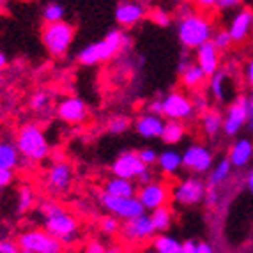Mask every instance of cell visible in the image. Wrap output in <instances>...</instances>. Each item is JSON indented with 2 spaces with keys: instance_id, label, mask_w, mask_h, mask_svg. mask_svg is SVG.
I'll use <instances>...</instances> for the list:
<instances>
[{
  "instance_id": "6da1fadb",
  "label": "cell",
  "mask_w": 253,
  "mask_h": 253,
  "mask_svg": "<svg viewBox=\"0 0 253 253\" xmlns=\"http://www.w3.org/2000/svg\"><path fill=\"white\" fill-rule=\"evenodd\" d=\"M39 214L42 218V225L50 236H53L62 245H73L80 237V225L78 219L64 209L60 204L53 200H46L39 206Z\"/></svg>"
},
{
  "instance_id": "7a4b0ae2",
  "label": "cell",
  "mask_w": 253,
  "mask_h": 253,
  "mask_svg": "<svg viewBox=\"0 0 253 253\" xmlns=\"http://www.w3.org/2000/svg\"><path fill=\"white\" fill-rule=\"evenodd\" d=\"M177 38L188 50H197L211 41L212 21L200 11H181L177 20Z\"/></svg>"
},
{
  "instance_id": "3957f363",
  "label": "cell",
  "mask_w": 253,
  "mask_h": 253,
  "mask_svg": "<svg viewBox=\"0 0 253 253\" xmlns=\"http://www.w3.org/2000/svg\"><path fill=\"white\" fill-rule=\"evenodd\" d=\"M126 46H129V38L123 30L114 29L101 39V41L90 42L84 46L78 53V62L82 66H96L103 64L106 60L114 59L119 51H123Z\"/></svg>"
},
{
  "instance_id": "277c9868",
  "label": "cell",
  "mask_w": 253,
  "mask_h": 253,
  "mask_svg": "<svg viewBox=\"0 0 253 253\" xmlns=\"http://www.w3.org/2000/svg\"><path fill=\"white\" fill-rule=\"evenodd\" d=\"M16 145L20 156L30 161H42L50 156V142L44 131L38 124H25L21 126L16 135Z\"/></svg>"
},
{
  "instance_id": "5b68a950",
  "label": "cell",
  "mask_w": 253,
  "mask_h": 253,
  "mask_svg": "<svg viewBox=\"0 0 253 253\" xmlns=\"http://www.w3.org/2000/svg\"><path fill=\"white\" fill-rule=\"evenodd\" d=\"M75 39V27L69 21L46 23L41 29V42L51 57H64Z\"/></svg>"
},
{
  "instance_id": "8992f818",
  "label": "cell",
  "mask_w": 253,
  "mask_h": 253,
  "mask_svg": "<svg viewBox=\"0 0 253 253\" xmlns=\"http://www.w3.org/2000/svg\"><path fill=\"white\" fill-rule=\"evenodd\" d=\"M16 245L21 252L30 253H62L64 245L57 241L44 228H29L18 236Z\"/></svg>"
},
{
  "instance_id": "52a82bcc",
  "label": "cell",
  "mask_w": 253,
  "mask_h": 253,
  "mask_svg": "<svg viewBox=\"0 0 253 253\" xmlns=\"http://www.w3.org/2000/svg\"><path fill=\"white\" fill-rule=\"evenodd\" d=\"M207 184L199 177H184L173 186L170 191V197L177 206L191 207L204 202L206 199Z\"/></svg>"
},
{
  "instance_id": "ba28073f",
  "label": "cell",
  "mask_w": 253,
  "mask_h": 253,
  "mask_svg": "<svg viewBox=\"0 0 253 253\" xmlns=\"http://www.w3.org/2000/svg\"><path fill=\"white\" fill-rule=\"evenodd\" d=\"M248 123V96L239 94L230 105L227 106L223 115V131L225 136H236Z\"/></svg>"
},
{
  "instance_id": "9c48e42d",
  "label": "cell",
  "mask_w": 253,
  "mask_h": 253,
  "mask_svg": "<svg viewBox=\"0 0 253 253\" xmlns=\"http://www.w3.org/2000/svg\"><path fill=\"white\" fill-rule=\"evenodd\" d=\"M163 101V117L167 121H177L184 123L193 115L195 108L191 103V97L181 90H172L161 99Z\"/></svg>"
},
{
  "instance_id": "30bf717a",
  "label": "cell",
  "mask_w": 253,
  "mask_h": 253,
  "mask_svg": "<svg viewBox=\"0 0 253 253\" xmlns=\"http://www.w3.org/2000/svg\"><path fill=\"white\" fill-rule=\"evenodd\" d=\"M101 204L106 211L110 212V216H115V218L121 221H129V219H135L138 216L145 214L144 207L138 202V199H119V197H110V195L103 193Z\"/></svg>"
},
{
  "instance_id": "8fae6325",
  "label": "cell",
  "mask_w": 253,
  "mask_h": 253,
  "mask_svg": "<svg viewBox=\"0 0 253 253\" xmlns=\"http://www.w3.org/2000/svg\"><path fill=\"white\" fill-rule=\"evenodd\" d=\"M212 167H214V158L211 149H207L206 145L193 144L182 152V169L190 170L197 175L211 172Z\"/></svg>"
},
{
  "instance_id": "7c38bea8",
  "label": "cell",
  "mask_w": 253,
  "mask_h": 253,
  "mask_svg": "<svg viewBox=\"0 0 253 253\" xmlns=\"http://www.w3.org/2000/svg\"><path fill=\"white\" fill-rule=\"evenodd\" d=\"M136 199L142 204L144 211H156L161 207H167L170 199V188L161 181H152L149 184L140 186Z\"/></svg>"
},
{
  "instance_id": "4fadbf2b",
  "label": "cell",
  "mask_w": 253,
  "mask_h": 253,
  "mask_svg": "<svg viewBox=\"0 0 253 253\" xmlns=\"http://www.w3.org/2000/svg\"><path fill=\"white\" fill-rule=\"evenodd\" d=\"M147 170L142 161L138 158V152L135 151H126L123 154H119L112 163V173L114 177L126 179V181H135L138 179L142 173Z\"/></svg>"
},
{
  "instance_id": "5bb4252c",
  "label": "cell",
  "mask_w": 253,
  "mask_h": 253,
  "mask_svg": "<svg viewBox=\"0 0 253 253\" xmlns=\"http://www.w3.org/2000/svg\"><path fill=\"white\" fill-rule=\"evenodd\" d=\"M121 232H123L124 239L129 243H145L149 239H154V236H156V230L152 227L149 214H142L135 219L124 221Z\"/></svg>"
},
{
  "instance_id": "9a60e30c",
  "label": "cell",
  "mask_w": 253,
  "mask_h": 253,
  "mask_svg": "<svg viewBox=\"0 0 253 253\" xmlns=\"http://www.w3.org/2000/svg\"><path fill=\"white\" fill-rule=\"evenodd\" d=\"M209 92L212 99L219 105H230L239 94H236V84H234L232 76L227 71H218L216 75L211 76L209 82Z\"/></svg>"
},
{
  "instance_id": "2e32d148",
  "label": "cell",
  "mask_w": 253,
  "mask_h": 253,
  "mask_svg": "<svg viewBox=\"0 0 253 253\" xmlns=\"http://www.w3.org/2000/svg\"><path fill=\"white\" fill-rule=\"evenodd\" d=\"M147 18V7L138 2H119L114 9V20L119 27L131 29Z\"/></svg>"
},
{
  "instance_id": "e0dca14e",
  "label": "cell",
  "mask_w": 253,
  "mask_h": 253,
  "mask_svg": "<svg viewBox=\"0 0 253 253\" xmlns=\"http://www.w3.org/2000/svg\"><path fill=\"white\" fill-rule=\"evenodd\" d=\"M57 115H59L60 121L68 124H80L84 123L87 115H89V110H87V105L82 101L80 97L69 96L64 97L57 103Z\"/></svg>"
},
{
  "instance_id": "ac0fdd59",
  "label": "cell",
  "mask_w": 253,
  "mask_h": 253,
  "mask_svg": "<svg viewBox=\"0 0 253 253\" xmlns=\"http://www.w3.org/2000/svg\"><path fill=\"white\" fill-rule=\"evenodd\" d=\"M252 29H253V9L243 7L232 16V20H230V23L227 27V32L230 36V39H232V42L241 44V42H245L248 39Z\"/></svg>"
},
{
  "instance_id": "d6986e66",
  "label": "cell",
  "mask_w": 253,
  "mask_h": 253,
  "mask_svg": "<svg viewBox=\"0 0 253 253\" xmlns=\"http://www.w3.org/2000/svg\"><path fill=\"white\" fill-rule=\"evenodd\" d=\"M73 181V167L68 161H55L46 173V184L53 193H64L69 190Z\"/></svg>"
},
{
  "instance_id": "ffe728a7",
  "label": "cell",
  "mask_w": 253,
  "mask_h": 253,
  "mask_svg": "<svg viewBox=\"0 0 253 253\" xmlns=\"http://www.w3.org/2000/svg\"><path fill=\"white\" fill-rule=\"evenodd\" d=\"M195 51H197L195 53V64L202 69L207 78H211L212 75H216L219 71V51L216 50L211 41L202 44Z\"/></svg>"
},
{
  "instance_id": "44dd1931",
  "label": "cell",
  "mask_w": 253,
  "mask_h": 253,
  "mask_svg": "<svg viewBox=\"0 0 253 253\" xmlns=\"http://www.w3.org/2000/svg\"><path fill=\"white\" fill-rule=\"evenodd\" d=\"M228 161L232 169H245L253 160V142L250 138H237L228 151Z\"/></svg>"
},
{
  "instance_id": "7402d4cb",
  "label": "cell",
  "mask_w": 253,
  "mask_h": 253,
  "mask_svg": "<svg viewBox=\"0 0 253 253\" xmlns=\"http://www.w3.org/2000/svg\"><path fill=\"white\" fill-rule=\"evenodd\" d=\"M165 127V121L163 117H158V115H151V114H144L136 119L135 123V129L142 138H161V133H163Z\"/></svg>"
},
{
  "instance_id": "603a6c76",
  "label": "cell",
  "mask_w": 253,
  "mask_h": 253,
  "mask_svg": "<svg viewBox=\"0 0 253 253\" xmlns=\"http://www.w3.org/2000/svg\"><path fill=\"white\" fill-rule=\"evenodd\" d=\"M138 193V188L133 181L112 177L105 182V195L119 197V199H135Z\"/></svg>"
},
{
  "instance_id": "cb8c5ba5",
  "label": "cell",
  "mask_w": 253,
  "mask_h": 253,
  "mask_svg": "<svg viewBox=\"0 0 253 253\" xmlns=\"http://www.w3.org/2000/svg\"><path fill=\"white\" fill-rule=\"evenodd\" d=\"M158 169L165 175H175L182 169V152L175 149H165L158 156Z\"/></svg>"
},
{
  "instance_id": "d4e9b609",
  "label": "cell",
  "mask_w": 253,
  "mask_h": 253,
  "mask_svg": "<svg viewBox=\"0 0 253 253\" xmlns=\"http://www.w3.org/2000/svg\"><path fill=\"white\" fill-rule=\"evenodd\" d=\"M179 80H181V87L186 90H191V92H197V90L206 84L207 76L204 75L202 69L197 66L195 62H191L184 71L179 75Z\"/></svg>"
},
{
  "instance_id": "484cf974",
  "label": "cell",
  "mask_w": 253,
  "mask_h": 253,
  "mask_svg": "<svg viewBox=\"0 0 253 253\" xmlns=\"http://www.w3.org/2000/svg\"><path fill=\"white\" fill-rule=\"evenodd\" d=\"M200 126H202L204 135L209 136V138H214L221 131V127H223V115H221L219 110L209 108L200 117Z\"/></svg>"
},
{
  "instance_id": "4316f807",
  "label": "cell",
  "mask_w": 253,
  "mask_h": 253,
  "mask_svg": "<svg viewBox=\"0 0 253 253\" xmlns=\"http://www.w3.org/2000/svg\"><path fill=\"white\" fill-rule=\"evenodd\" d=\"M20 152H18L16 145L5 140H0V170L5 172H13L20 165Z\"/></svg>"
},
{
  "instance_id": "83f0119b",
  "label": "cell",
  "mask_w": 253,
  "mask_h": 253,
  "mask_svg": "<svg viewBox=\"0 0 253 253\" xmlns=\"http://www.w3.org/2000/svg\"><path fill=\"white\" fill-rule=\"evenodd\" d=\"M151 248L156 253H182V243L169 234H156Z\"/></svg>"
},
{
  "instance_id": "f1b7e54d",
  "label": "cell",
  "mask_w": 253,
  "mask_h": 253,
  "mask_svg": "<svg viewBox=\"0 0 253 253\" xmlns=\"http://www.w3.org/2000/svg\"><path fill=\"white\" fill-rule=\"evenodd\" d=\"M186 136V126L184 123H177V121H165L163 133H161V140L167 145H177L181 144Z\"/></svg>"
},
{
  "instance_id": "f546056e",
  "label": "cell",
  "mask_w": 253,
  "mask_h": 253,
  "mask_svg": "<svg viewBox=\"0 0 253 253\" xmlns=\"http://www.w3.org/2000/svg\"><path fill=\"white\" fill-rule=\"evenodd\" d=\"M230 173H232V165L227 158L223 160H219L218 163L212 167V170L209 172V179H207V186H212V188H218L219 184H223L228 177H230Z\"/></svg>"
},
{
  "instance_id": "4dcf8cb0",
  "label": "cell",
  "mask_w": 253,
  "mask_h": 253,
  "mask_svg": "<svg viewBox=\"0 0 253 253\" xmlns=\"http://www.w3.org/2000/svg\"><path fill=\"white\" fill-rule=\"evenodd\" d=\"M151 221H152V227L156 230V234H165L167 230L170 228L172 225V211H170L169 207H161V209H156V211H152L151 214Z\"/></svg>"
},
{
  "instance_id": "1f68e13d",
  "label": "cell",
  "mask_w": 253,
  "mask_h": 253,
  "mask_svg": "<svg viewBox=\"0 0 253 253\" xmlns=\"http://www.w3.org/2000/svg\"><path fill=\"white\" fill-rule=\"evenodd\" d=\"M41 16L44 20V25L46 23H59V21H64V16H66V7L59 2H50L42 7Z\"/></svg>"
},
{
  "instance_id": "d6a6232c",
  "label": "cell",
  "mask_w": 253,
  "mask_h": 253,
  "mask_svg": "<svg viewBox=\"0 0 253 253\" xmlns=\"http://www.w3.org/2000/svg\"><path fill=\"white\" fill-rule=\"evenodd\" d=\"M36 202V193L32 190V186L29 184H23L20 186V190H18V212H27L32 209Z\"/></svg>"
},
{
  "instance_id": "836d02e7",
  "label": "cell",
  "mask_w": 253,
  "mask_h": 253,
  "mask_svg": "<svg viewBox=\"0 0 253 253\" xmlns=\"http://www.w3.org/2000/svg\"><path fill=\"white\" fill-rule=\"evenodd\" d=\"M147 18L154 23V25L161 27V29H167L172 23V16H170L169 11H165L163 7H152L147 11Z\"/></svg>"
},
{
  "instance_id": "e575fe53",
  "label": "cell",
  "mask_w": 253,
  "mask_h": 253,
  "mask_svg": "<svg viewBox=\"0 0 253 253\" xmlns=\"http://www.w3.org/2000/svg\"><path fill=\"white\" fill-rule=\"evenodd\" d=\"M211 42L214 44V48L218 51H227V50H230V46L234 44L232 39H230V36H228L227 29L216 30L214 34H212V38H211Z\"/></svg>"
},
{
  "instance_id": "d590c367",
  "label": "cell",
  "mask_w": 253,
  "mask_h": 253,
  "mask_svg": "<svg viewBox=\"0 0 253 253\" xmlns=\"http://www.w3.org/2000/svg\"><path fill=\"white\" fill-rule=\"evenodd\" d=\"M106 127L114 135H123L124 131H127V127H129V119L124 117V115H114L108 121V126Z\"/></svg>"
},
{
  "instance_id": "8d00e7d4",
  "label": "cell",
  "mask_w": 253,
  "mask_h": 253,
  "mask_svg": "<svg viewBox=\"0 0 253 253\" xmlns=\"http://www.w3.org/2000/svg\"><path fill=\"white\" fill-rule=\"evenodd\" d=\"M99 227H101L103 234H106V236H114V234H117L121 228H123V223L119 221L115 216H105V218H101V223H99Z\"/></svg>"
},
{
  "instance_id": "74e56055",
  "label": "cell",
  "mask_w": 253,
  "mask_h": 253,
  "mask_svg": "<svg viewBox=\"0 0 253 253\" xmlns=\"http://www.w3.org/2000/svg\"><path fill=\"white\" fill-rule=\"evenodd\" d=\"M48 103H50V96H48L46 92H42V90H39V92H36L34 96L30 97V108H32V112H42V110H46Z\"/></svg>"
},
{
  "instance_id": "f35d334b",
  "label": "cell",
  "mask_w": 253,
  "mask_h": 253,
  "mask_svg": "<svg viewBox=\"0 0 253 253\" xmlns=\"http://www.w3.org/2000/svg\"><path fill=\"white\" fill-rule=\"evenodd\" d=\"M158 156H160V152L156 151V149H142V151H138V158L140 161L145 165V167H152V165H156L158 163Z\"/></svg>"
},
{
  "instance_id": "ab89813d",
  "label": "cell",
  "mask_w": 253,
  "mask_h": 253,
  "mask_svg": "<svg viewBox=\"0 0 253 253\" xmlns=\"http://www.w3.org/2000/svg\"><path fill=\"white\" fill-rule=\"evenodd\" d=\"M191 103H193V108L199 110V112H207L209 110V101H207V96H204L202 92H193L191 94Z\"/></svg>"
},
{
  "instance_id": "60d3db41",
  "label": "cell",
  "mask_w": 253,
  "mask_h": 253,
  "mask_svg": "<svg viewBox=\"0 0 253 253\" xmlns=\"http://www.w3.org/2000/svg\"><path fill=\"white\" fill-rule=\"evenodd\" d=\"M218 200H219L218 188H212V186H207V190H206V199H204V202H206L209 207H214L216 204H218Z\"/></svg>"
},
{
  "instance_id": "b9f144b4",
  "label": "cell",
  "mask_w": 253,
  "mask_h": 253,
  "mask_svg": "<svg viewBox=\"0 0 253 253\" xmlns=\"http://www.w3.org/2000/svg\"><path fill=\"white\" fill-rule=\"evenodd\" d=\"M21 250L18 248L16 241L2 239L0 241V253H20Z\"/></svg>"
},
{
  "instance_id": "7bdbcfd3",
  "label": "cell",
  "mask_w": 253,
  "mask_h": 253,
  "mask_svg": "<svg viewBox=\"0 0 253 253\" xmlns=\"http://www.w3.org/2000/svg\"><path fill=\"white\" fill-rule=\"evenodd\" d=\"M106 252H108V250L105 248V245H103L101 241H90V243L85 245L84 253H106Z\"/></svg>"
},
{
  "instance_id": "ee69618b",
  "label": "cell",
  "mask_w": 253,
  "mask_h": 253,
  "mask_svg": "<svg viewBox=\"0 0 253 253\" xmlns=\"http://www.w3.org/2000/svg\"><path fill=\"white\" fill-rule=\"evenodd\" d=\"M147 114L161 117V114H163V101H161V99H152L147 105Z\"/></svg>"
},
{
  "instance_id": "f6af8a7d",
  "label": "cell",
  "mask_w": 253,
  "mask_h": 253,
  "mask_svg": "<svg viewBox=\"0 0 253 253\" xmlns=\"http://www.w3.org/2000/svg\"><path fill=\"white\" fill-rule=\"evenodd\" d=\"M250 133H253V90L248 96V123H246Z\"/></svg>"
},
{
  "instance_id": "bcb514c9",
  "label": "cell",
  "mask_w": 253,
  "mask_h": 253,
  "mask_svg": "<svg viewBox=\"0 0 253 253\" xmlns=\"http://www.w3.org/2000/svg\"><path fill=\"white\" fill-rule=\"evenodd\" d=\"M245 78H246V84H248L253 90V55H252V59L248 60V64H246V68H245Z\"/></svg>"
},
{
  "instance_id": "7dc6e473",
  "label": "cell",
  "mask_w": 253,
  "mask_h": 253,
  "mask_svg": "<svg viewBox=\"0 0 253 253\" xmlns=\"http://www.w3.org/2000/svg\"><path fill=\"white\" fill-rule=\"evenodd\" d=\"M14 173L13 172H5V170H0V188H5L13 182Z\"/></svg>"
},
{
  "instance_id": "c3c4849f",
  "label": "cell",
  "mask_w": 253,
  "mask_h": 253,
  "mask_svg": "<svg viewBox=\"0 0 253 253\" xmlns=\"http://www.w3.org/2000/svg\"><path fill=\"white\" fill-rule=\"evenodd\" d=\"M239 0H216V7L218 9H230V7H239Z\"/></svg>"
},
{
  "instance_id": "681fc988",
  "label": "cell",
  "mask_w": 253,
  "mask_h": 253,
  "mask_svg": "<svg viewBox=\"0 0 253 253\" xmlns=\"http://www.w3.org/2000/svg\"><path fill=\"white\" fill-rule=\"evenodd\" d=\"M182 253H197V243L193 239H188L182 243Z\"/></svg>"
},
{
  "instance_id": "f907efd6",
  "label": "cell",
  "mask_w": 253,
  "mask_h": 253,
  "mask_svg": "<svg viewBox=\"0 0 253 253\" xmlns=\"http://www.w3.org/2000/svg\"><path fill=\"white\" fill-rule=\"evenodd\" d=\"M136 181L140 182V186H144V184H149V182H152V172H151V169L145 170V172L142 173V175H140V177L136 179Z\"/></svg>"
},
{
  "instance_id": "816d5d0a",
  "label": "cell",
  "mask_w": 253,
  "mask_h": 253,
  "mask_svg": "<svg viewBox=\"0 0 253 253\" xmlns=\"http://www.w3.org/2000/svg\"><path fill=\"white\" fill-rule=\"evenodd\" d=\"M197 253H214L209 243H197Z\"/></svg>"
},
{
  "instance_id": "f5cc1de1",
  "label": "cell",
  "mask_w": 253,
  "mask_h": 253,
  "mask_svg": "<svg viewBox=\"0 0 253 253\" xmlns=\"http://www.w3.org/2000/svg\"><path fill=\"white\" fill-rule=\"evenodd\" d=\"M246 188H248V191L253 195V169L246 173Z\"/></svg>"
},
{
  "instance_id": "db71d44e",
  "label": "cell",
  "mask_w": 253,
  "mask_h": 253,
  "mask_svg": "<svg viewBox=\"0 0 253 253\" xmlns=\"http://www.w3.org/2000/svg\"><path fill=\"white\" fill-rule=\"evenodd\" d=\"M5 66H7V57H5V53L2 50H0V73L4 71Z\"/></svg>"
},
{
  "instance_id": "11a10c76",
  "label": "cell",
  "mask_w": 253,
  "mask_h": 253,
  "mask_svg": "<svg viewBox=\"0 0 253 253\" xmlns=\"http://www.w3.org/2000/svg\"><path fill=\"white\" fill-rule=\"evenodd\" d=\"M106 253H124V252H123V250H121V248H110Z\"/></svg>"
},
{
  "instance_id": "9f6ffc18",
  "label": "cell",
  "mask_w": 253,
  "mask_h": 253,
  "mask_svg": "<svg viewBox=\"0 0 253 253\" xmlns=\"http://www.w3.org/2000/svg\"><path fill=\"white\" fill-rule=\"evenodd\" d=\"M140 253H156V252H154V250H152V248H144Z\"/></svg>"
},
{
  "instance_id": "6f0895ef",
  "label": "cell",
  "mask_w": 253,
  "mask_h": 253,
  "mask_svg": "<svg viewBox=\"0 0 253 253\" xmlns=\"http://www.w3.org/2000/svg\"><path fill=\"white\" fill-rule=\"evenodd\" d=\"M20 253H30V252H20Z\"/></svg>"
}]
</instances>
